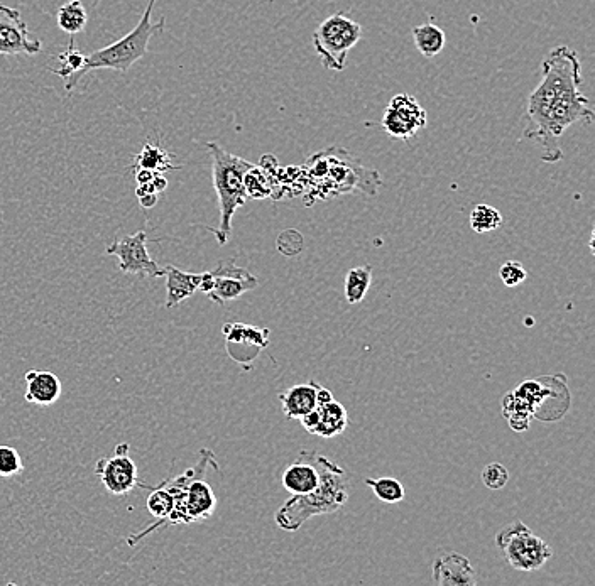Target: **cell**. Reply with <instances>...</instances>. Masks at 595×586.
I'll return each instance as SVG.
<instances>
[{
  "instance_id": "cell-4",
  "label": "cell",
  "mask_w": 595,
  "mask_h": 586,
  "mask_svg": "<svg viewBox=\"0 0 595 586\" xmlns=\"http://www.w3.org/2000/svg\"><path fill=\"white\" fill-rule=\"evenodd\" d=\"M205 147L212 156L213 188L219 198L220 208L219 227L207 228L215 235L220 245H225L232 234L235 212L247 201L244 174L251 168L252 163L230 154L217 142H205Z\"/></svg>"
},
{
  "instance_id": "cell-6",
  "label": "cell",
  "mask_w": 595,
  "mask_h": 586,
  "mask_svg": "<svg viewBox=\"0 0 595 586\" xmlns=\"http://www.w3.org/2000/svg\"><path fill=\"white\" fill-rule=\"evenodd\" d=\"M496 543L516 571L531 573L540 570L552 558L550 544L538 538L525 522L514 521L497 532Z\"/></svg>"
},
{
  "instance_id": "cell-11",
  "label": "cell",
  "mask_w": 595,
  "mask_h": 586,
  "mask_svg": "<svg viewBox=\"0 0 595 586\" xmlns=\"http://www.w3.org/2000/svg\"><path fill=\"white\" fill-rule=\"evenodd\" d=\"M129 451H131L129 443H121L115 446L112 458H102L97 462L95 473L99 475L109 494L127 495L131 494L136 487L141 489L148 487L146 483L139 482L136 463L129 455Z\"/></svg>"
},
{
  "instance_id": "cell-14",
  "label": "cell",
  "mask_w": 595,
  "mask_h": 586,
  "mask_svg": "<svg viewBox=\"0 0 595 586\" xmlns=\"http://www.w3.org/2000/svg\"><path fill=\"white\" fill-rule=\"evenodd\" d=\"M320 460H322V453L318 451H301L295 462L284 470L281 477L284 489L291 495H305L317 489L322 477Z\"/></svg>"
},
{
  "instance_id": "cell-9",
  "label": "cell",
  "mask_w": 595,
  "mask_h": 586,
  "mask_svg": "<svg viewBox=\"0 0 595 586\" xmlns=\"http://www.w3.org/2000/svg\"><path fill=\"white\" fill-rule=\"evenodd\" d=\"M219 468L213 451H200V460L193 467V475L185 490V507L188 524L210 519L217 507V497L213 494L212 487L205 482V473L208 467Z\"/></svg>"
},
{
  "instance_id": "cell-5",
  "label": "cell",
  "mask_w": 595,
  "mask_h": 586,
  "mask_svg": "<svg viewBox=\"0 0 595 586\" xmlns=\"http://www.w3.org/2000/svg\"><path fill=\"white\" fill-rule=\"evenodd\" d=\"M362 36L364 29L359 22L350 19L345 12H335L318 24L312 34V43L323 68L340 73L345 70L349 53Z\"/></svg>"
},
{
  "instance_id": "cell-2",
  "label": "cell",
  "mask_w": 595,
  "mask_h": 586,
  "mask_svg": "<svg viewBox=\"0 0 595 586\" xmlns=\"http://www.w3.org/2000/svg\"><path fill=\"white\" fill-rule=\"evenodd\" d=\"M322 477L318 487L305 495H293L281 505L274 521L283 531H298L312 517L327 516L342 511L350 494V483L344 468L322 455Z\"/></svg>"
},
{
  "instance_id": "cell-27",
  "label": "cell",
  "mask_w": 595,
  "mask_h": 586,
  "mask_svg": "<svg viewBox=\"0 0 595 586\" xmlns=\"http://www.w3.org/2000/svg\"><path fill=\"white\" fill-rule=\"evenodd\" d=\"M366 485L371 487L377 499L388 504H398L406 497L403 483L393 477L366 478Z\"/></svg>"
},
{
  "instance_id": "cell-25",
  "label": "cell",
  "mask_w": 595,
  "mask_h": 586,
  "mask_svg": "<svg viewBox=\"0 0 595 586\" xmlns=\"http://www.w3.org/2000/svg\"><path fill=\"white\" fill-rule=\"evenodd\" d=\"M503 411L504 416L508 419L509 426L514 431L521 433V431L530 428L533 409L525 401H521L519 397L514 396L513 392H509L508 396L504 397Z\"/></svg>"
},
{
  "instance_id": "cell-1",
  "label": "cell",
  "mask_w": 595,
  "mask_h": 586,
  "mask_svg": "<svg viewBox=\"0 0 595 586\" xmlns=\"http://www.w3.org/2000/svg\"><path fill=\"white\" fill-rule=\"evenodd\" d=\"M582 83V63L574 49H552L541 65L540 85L528 97L521 136L523 141L540 144L543 163L562 161L560 137L570 125L594 122L590 100L580 92Z\"/></svg>"
},
{
  "instance_id": "cell-10",
  "label": "cell",
  "mask_w": 595,
  "mask_h": 586,
  "mask_svg": "<svg viewBox=\"0 0 595 586\" xmlns=\"http://www.w3.org/2000/svg\"><path fill=\"white\" fill-rule=\"evenodd\" d=\"M222 333H224L225 348L230 359L241 365L244 370L251 369L252 362L264 348L268 347L269 337H271L269 328H259L247 323H237V321L225 323L222 326Z\"/></svg>"
},
{
  "instance_id": "cell-30",
  "label": "cell",
  "mask_w": 595,
  "mask_h": 586,
  "mask_svg": "<svg viewBox=\"0 0 595 586\" xmlns=\"http://www.w3.org/2000/svg\"><path fill=\"white\" fill-rule=\"evenodd\" d=\"M22 468L24 465L19 451L12 446H0V477H14Z\"/></svg>"
},
{
  "instance_id": "cell-15",
  "label": "cell",
  "mask_w": 595,
  "mask_h": 586,
  "mask_svg": "<svg viewBox=\"0 0 595 586\" xmlns=\"http://www.w3.org/2000/svg\"><path fill=\"white\" fill-rule=\"evenodd\" d=\"M433 581L440 586H475L474 566L469 558L460 553H445L438 556L433 563Z\"/></svg>"
},
{
  "instance_id": "cell-16",
  "label": "cell",
  "mask_w": 595,
  "mask_h": 586,
  "mask_svg": "<svg viewBox=\"0 0 595 586\" xmlns=\"http://www.w3.org/2000/svg\"><path fill=\"white\" fill-rule=\"evenodd\" d=\"M26 380V402L38 404V406H50L60 399L63 392V384L58 375L50 370H29L24 375Z\"/></svg>"
},
{
  "instance_id": "cell-34",
  "label": "cell",
  "mask_w": 595,
  "mask_h": 586,
  "mask_svg": "<svg viewBox=\"0 0 595 586\" xmlns=\"http://www.w3.org/2000/svg\"><path fill=\"white\" fill-rule=\"evenodd\" d=\"M153 185L158 193H163L168 188V180L164 178V173H156L153 178Z\"/></svg>"
},
{
  "instance_id": "cell-28",
  "label": "cell",
  "mask_w": 595,
  "mask_h": 586,
  "mask_svg": "<svg viewBox=\"0 0 595 586\" xmlns=\"http://www.w3.org/2000/svg\"><path fill=\"white\" fill-rule=\"evenodd\" d=\"M58 61L61 63V68H50L51 73L61 76L63 80H68L71 75H75V73L82 70L85 55L80 49L75 48L73 41H70L68 48L58 55Z\"/></svg>"
},
{
  "instance_id": "cell-24",
  "label": "cell",
  "mask_w": 595,
  "mask_h": 586,
  "mask_svg": "<svg viewBox=\"0 0 595 586\" xmlns=\"http://www.w3.org/2000/svg\"><path fill=\"white\" fill-rule=\"evenodd\" d=\"M244 188H246L247 198L252 200H264L274 196L271 176L263 166H256V164H252L244 174Z\"/></svg>"
},
{
  "instance_id": "cell-33",
  "label": "cell",
  "mask_w": 595,
  "mask_h": 586,
  "mask_svg": "<svg viewBox=\"0 0 595 586\" xmlns=\"http://www.w3.org/2000/svg\"><path fill=\"white\" fill-rule=\"evenodd\" d=\"M154 171L151 169L136 168L137 185H144V183H151L154 178Z\"/></svg>"
},
{
  "instance_id": "cell-12",
  "label": "cell",
  "mask_w": 595,
  "mask_h": 586,
  "mask_svg": "<svg viewBox=\"0 0 595 586\" xmlns=\"http://www.w3.org/2000/svg\"><path fill=\"white\" fill-rule=\"evenodd\" d=\"M426 122H428V115L420 102L411 95L401 93L391 98L388 109L384 112L383 129L389 136L408 141L421 129H425Z\"/></svg>"
},
{
  "instance_id": "cell-20",
  "label": "cell",
  "mask_w": 595,
  "mask_h": 586,
  "mask_svg": "<svg viewBox=\"0 0 595 586\" xmlns=\"http://www.w3.org/2000/svg\"><path fill=\"white\" fill-rule=\"evenodd\" d=\"M413 39L416 49L428 60L440 55L447 44V34L432 21L416 26L413 29Z\"/></svg>"
},
{
  "instance_id": "cell-7",
  "label": "cell",
  "mask_w": 595,
  "mask_h": 586,
  "mask_svg": "<svg viewBox=\"0 0 595 586\" xmlns=\"http://www.w3.org/2000/svg\"><path fill=\"white\" fill-rule=\"evenodd\" d=\"M259 286L256 276L234 261H220L213 271L202 272L200 289L213 303L225 304L241 298Z\"/></svg>"
},
{
  "instance_id": "cell-26",
  "label": "cell",
  "mask_w": 595,
  "mask_h": 586,
  "mask_svg": "<svg viewBox=\"0 0 595 586\" xmlns=\"http://www.w3.org/2000/svg\"><path fill=\"white\" fill-rule=\"evenodd\" d=\"M503 225V215L491 205H477L470 212V228L475 234H489Z\"/></svg>"
},
{
  "instance_id": "cell-8",
  "label": "cell",
  "mask_w": 595,
  "mask_h": 586,
  "mask_svg": "<svg viewBox=\"0 0 595 586\" xmlns=\"http://www.w3.org/2000/svg\"><path fill=\"white\" fill-rule=\"evenodd\" d=\"M148 234L146 230H139L134 235H126L115 240L107 247L105 254L119 259V271L126 274H137L141 277H163L164 267L154 262L148 250Z\"/></svg>"
},
{
  "instance_id": "cell-22",
  "label": "cell",
  "mask_w": 595,
  "mask_h": 586,
  "mask_svg": "<svg viewBox=\"0 0 595 586\" xmlns=\"http://www.w3.org/2000/svg\"><path fill=\"white\" fill-rule=\"evenodd\" d=\"M134 168L151 169L154 173H166V171L181 169L180 166L171 163V154L164 151L163 147L154 146L151 142H146L142 151L137 154Z\"/></svg>"
},
{
  "instance_id": "cell-31",
  "label": "cell",
  "mask_w": 595,
  "mask_h": 586,
  "mask_svg": "<svg viewBox=\"0 0 595 586\" xmlns=\"http://www.w3.org/2000/svg\"><path fill=\"white\" fill-rule=\"evenodd\" d=\"M499 277H501V281H503L506 288H518L519 284L525 283L526 279H528V272L519 262L508 261L504 262L501 269H499Z\"/></svg>"
},
{
  "instance_id": "cell-35",
  "label": "cell",
  "mask_w": 595,
  "mask_h": 586,
  "mask_svg": "<svg viewBox=\"0 0 595 586\" xmlns=\"http://www.w3.org/2000/svg\"><path fill=\"white\" fill-rule=\"evenodd\" d=\"M333 401V394L332 392L325 389V387L320 386L318 389V406H322V404H327V402Z\"/></svg>"
},
{
  "instance_id": "cell-18",
  "label": "cell",
  "mask_w": 595,
  "mask_h": 586,
  "mask_svg": "<svg viewBox=\"0 0 595 586\" xmlns=\"http://www.w3.org/2000/svg\"><path fill=\"white\" fill-rule=\"evenodd\" d=\"M166 277V308H176L186 299L192 298L197 293L202 283V274L185 272L175 266L164 267Z\"/></svg>"
},
{
  "instance_id": "cell-3",
  "label": "cell",
  "mask_w": 595,
  "mask_h": 586,
  "mask_svg": "<svg viewBox=\"0 0 595 586\" xmlns=\"http://www.w3.org/2000/svg\"><path fill=\"white\" fill-rule=\"evenodd\" d=\"M154 6H156V0H149L141 21L127 36L115 41L110 46L93 51L92 55L85 56L82 70L65 80L66 92H73L83 76L90 75L92 71L114 70L119 73H127L132 66L136 65L137 61L148 55L149 41L156 34L163 33L164 26H166L164 17H161L158 22L151 21Z\"/></svg>"
},
{
  "instance_id": "cell-21",
  "label": "cell",
  "mask_w": 595,
  "mask_h": 586,
  "mask_svg": "<svg viewBox=\"0 0 595 586\" xmlns=\"http://www.w3.org/2000/svg\"><path fill=\"white\" fill-rule=\"evenodd\" d=\"M56 21H58V28L63 33L75 36V34L82 33L83 29L87 28V9L80 0H70V2H66L58 9Z\"/></svg>"
},
{
  "instance_id": "cell-19",
  "label": "cell",
  "mask_w": 595,
  "mask_h": 586,
  "mask_svg": "<svg viewBox=\"0 0 595 586\" xmlns=\"http://www.w3.org/2000/svg\"><path fill=\"white\" fill-rule=\"evenodd\" d=\"M318 424L313 436H320V438H335V436L342 435L347 424H349V416H347V409H345L340 402L333 401L322 404L317 407Z\"/></svg>"
},
{
  "instance_id": "cell-23",
  "label": "cell",
  "mask_w": 595,
  "mask_h": 586,
  "mask_svg": "<svg viewBox=\"0 0 595 586\" xmlns=\"http://www.w3.org/2000/svg\"><path fill=\"white\" fill-rule=\"evenodd\" d=\"M372 283V267L359 266L350 269L345 276V299L349 304H359L366 298Z\"/></svg>"
},
{
  "instance_id": "cell-13",
  "label": "cell",
  "mask_w": 595,
  "mask_h": 586,
  "mask_svg": "<svg viewBox=\"0 0 595 586\" xmlns=\"http://www.w3.org/2000/svg\"><path fill=\"white\" fill-rule=\"evenodd\" d=\"M41 49L43 43L31 38L21 11L0 4V56H34L41 53Z\"/></svg>"
},
{
  "instance_id": "cell-32",
  "label": "cell",
  "mask_w": 595,
  "mask_h": 586,
  "mask_svg": "<svg viewBox=\"0 0 595 586\" xmlns=\"http://www.w3.org/2000/svg\"><path fill=\"white\" fill-rule=\"evenodd\" d=\"M137 200L141 203L142 208H154L156 207V203H158L159 195L158 193H144V195H137Z\"/></svg>"
},
{
  "instance_id": "cell-29",
  "label": "cell",
  "mask_w": 595,
  "mask_h": 586,
  "mask_svg": "<svg viewBox=\"0 0 595 586\" xmlns=\"http://www.w3.org/2000/svg\"><path fill=\"white\" fill-rule=\"evenodd\" d=\"M482 483L486 485L489 490H501L508 485L509 472L508 468L501 465V463H489L482 470Z\"/></svg>"
},
{
  "instance_id": "cell-17",
  "label": "cell",
  "mask_w": 595,
  "mask_h": 586,
  "mask_svg": "<svg viewBox=\"0 0 595 586\" xmlns=\"http://www.w3.org/2000/svg\"><path fill=\"white\" fill-rule=\"evenodd\" d=\"M318 389L320 384L312 380L306 384H296L288 391L279 394V401L283 404V411L288 419L303 418L305 414L312 413L318 407Z\"/></svg>"
}]
</instances>
